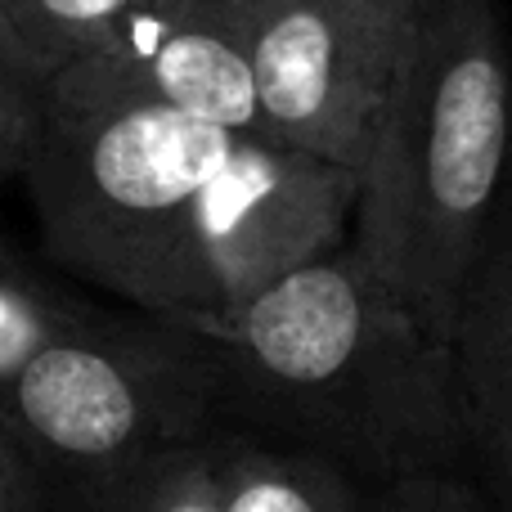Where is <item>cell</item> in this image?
<instances>
[{"label": "cell", "mask_w": 512, "mask_h": 512, "mask_svg": "<svg viewBox=\"0 0 512 512\" xmlns=\"http://www.w3.org/2000/svg\"><path fill=\"white\" fill-rule=\"evenodd\" d=\"M364 512H495L468 472H418V477L369 486Z\"/></svg>", "instance_id": "4fadbf2b"}, {"label": "cell", "mask_w": 512, "mask_h": 512, "mask_svg": "<svg viewBox=\"0 0 512 512\" xmlns=\"http://www.w3.org/2000/svg\"><path fill=\"white\" fill-rule=\"evenodd\" d=\"M212 423L194 337L180 319L144 310H99L0 391V427L68 495Z\"/></svg>", "instance_id": "277c9868"}, {"label": "cell", "mask_w": 512, "mask_h": 512, "mask_svg": "<svg viewBox=\"0 0 512 512\" xmlns=\"http://www.w3.org/2000/svg\"><path fill=\"white\" fill-rule=\"evenodd\" d=\"M140 5L149 0H0L5 18L23 36L32 59L45 68V77L99 50L104 36Z\"/></svg>", "instance_id": "8fae6325"}, {"label": "cell", "mask_w": 512, "mask_h": 512, "mask_svg": "<svg viewBox=\"0 0 512 512\" xmlns=\"http://www.w3.org/2000/svg\"><path fill=\"white\" fill-rule=\"evenodd\" d=\"M360 5H373V9H387L396 18H414L423 9V0H360Z\"/></svg>", "instance_id": "9a60e30c"}, {"label": "cell", "mask_w": 512, "mask_h": 512, "mask_svg": "<svg viewBox=\"0 0 512 512\" xmlns=\"http://www.w3.org/2000/svg\"><path fill=\"white\" fill-rule=\"evenodd\" d=\"M68 499L77 512H364L369 486L306 450L212 423Z\"/></svg>", "instance_id": "52a82bcc"}, {"label": "cell", "mask_w": 512, "mask_h": 512, "mask_svg": "<svg viewBox=\"0 0 512 512\" xmlns=\"http://www.w3.org/2000/svg\"><path fill=\"white\" fill-rule=\"evenodd\" d=\"M45 468L0 427V512H50Z\"/></svg>", "instance_id": "5bb4252c"}, {"label": "cell", "mask_w": 512, "mask_h": 512, "mask_svg": "<svg viewBox=\"0 0 512 512\" xmlns=\"http://www.w3.org/2000/svg\"><path fill=\"white\" fill-rule=\"evenodd\" d=\"M59 72L176 108L234 135H261L248 54L221 0H149L117 23L99 50Z\"/></svg>", "instance_id": "ba28073f"}, {"label": "cell", "mask_w": 512, "mask_h": 512, "mask_svg": "<svg viewBox=\"0 0 512 512\" xmlns=\"http://www.w3.org/2000/svg\"><path fill=\"white\" fill-rule=\"evenodd\" d=\"M454 364L468 477L495 512H512V189L454 319Z\"/></svg>", "instance_id": "9c48e42d"}, {"label": "cell", "mask_w": 512, "mask_h": 512, "mask_svg": "<svg viewBox=\"0 0 512 512\" xmlns=\"http://www.w3.org/2000/svg\"><path fill=\"white\" fill-rule=\"evenodd\" d=\"M180 324L203 355L216 423L328 459L364 486L468 472L454 342L351 243Z\"/></svg>", "instance_id": "6da1fadb"}, {"label": "cell", "mask_w": 512, "mask_h": 512, "mask_svg": "<svg viewBox=\"0 0 512 512\" xmlns=\"http://www.w3.org/2000/svg\"><path fill=\"white\" fill-rule=\"evenodd\" d=\"M360 203V171L288 144L243 135L207 185L194 239L189 310L221 315L297 265L346 243Z\"/></svg>", "instance_id": "8992f818"}, {"label": "cell", "mask_w": 512, "mask_h": 512, "mask_svg": "<svg viewBox=\"0 0 512 512\" xmlns=\"http://www.w3.org/2000/svg\"><path fill=\"white\" fill-rule=\"evenodd\" d=\"M45 90H50L45 68L32 59V50L0 9V185L23 180L45 122Z\"/></svg>", "instance_id": "7c38bea8"}, {"label": "cell", "mask_w": 512, "mask_h": 512, "mask_svg": "<svg viewBox=\"0 0 512 512\" xmlns=\"http://www.w3.org/2000/svg\"><path fill=\"white\" fill-rule=\"evenodd\" d=\"M239 140L225 126L54 72L23 171L50 261L144 315H185L198 212Z\"/></svg>", "instance_id": "3957f363"}, {"label": "cell", "mask_w": 512, "mask_h": 512, "mask_svg": "<svg viewBox=\"0 0 512 512\" xmlns=\"http://www.w3.org/2000/svg\"><path fill=\"white\" fill-rule=\"evenodd\" d=\"M252 68L261 135L364 167L414 18L360 0H221Z\"/></svg>", "instance_id": "5b68a950"}, {"label": "cell", "mask_w": 512, "mask_h": 512, "mask_svg": "<svg viewBox=\"0 0 512 512\" xmlns=\"http://www.w3.org/2000/svg\"><path fill=\"white\" fill-rule=\"evenodd\" d=\"M104 306L77 301L59 279L0 239V391L63 333L90 324Z\"/></svg>", "instance_id": "30bf717a"}, {"label": "cell", "mask_w": 512, "mask_h": 512, "mask_svg": "<svg viewBox=\"0 0 512 512\" xmlns=\"http://www.w3.org/2000/svg\"><path fill=\"white\" fill-rule=\"evenodd\" d=\"M512 189V50L495 0H423L360 167L351 248L454 333Z\"/></svg>", "instance_id": "7a4b0ae2"}]
</instances>
